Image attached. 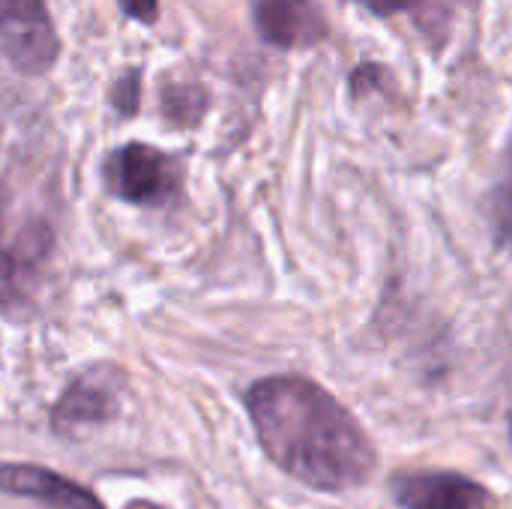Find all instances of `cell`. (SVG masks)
Instances as JSON below:
<instances>
[{
	"label": "cell",
	"instance_id": "obj_12",
	"mask_svg": "<svg viewBox=\"0 0 512 509\" xmlns=\"http://www.w3.org/2000/svg\"><path fill=\"white\" fill-rule=\"evenodd\" d=\"M510 444H512V408H510Z\"/></svg>",
	"mask_w": 512,
	"mask_h": 509
},
{
	"label": "cell",
	"instance_id": "obj_5",
	"mask_svg": "<svg viewBox=\"0 0 512 509\" xmlns=\"http://www.w3.org/2000/svg\"><path fill=\"white\" fill-rule=\"evenodd\" d=\"M258 36L282 51L312 48L327 36L321 0H249Z\"/></svg>",
	"mask_w": 512,
	"mask_h": 509
},
{
	"label": "cell",
	"instance_id": "obj_9",
	"mask_svg": "<svg viewBox=\"0 0 512 509\" xmlns=\"http://www.w3.org/2000/svg\"><path fill=\"white\" fill-rule=\"evenodd\" d=\"M486 222L498 249L512 246V135L504 147L501 171L486 195Z\"/></svg>",
	"mask_w": 512,
	"mask_h": 509
},
{
	"label": "cell",
	"instance_id": "obj_4",
	"mask_svg": "<svg viewBox=\"0 0 512 509\" xmlns=\"http://www.w3.org/2000/svg\"><path fill=\"white\" fill-rule=\"evenodd\" d=\"M111 189L132 204H159L177 192V165L150 144H126L108 159Z\"/></svg>",
	"mask_w": 512,
	"mask_h": 509
},
{
	"label": "cell",
	"instance_id": "obj_10",
	"mask_svg": "<svg viewBox=\"0 0 512 509\" xmlns=\"http://www.w3.org/2000/svg\"><path fill=\"white\" fill-rule=\"evenodd\" d=\"M138 69H129L123 78H120V84H117V93H114V102H117V108L123 111V114H135V108H138Z\"/></svg>",
	"mask_w": 512,
	"mask_h": 509
},
{
	"label": "cell",
	"instance_id": "obj_2",
	"mask_svg": "<svg viewBox=\"0 0 512 509\" xmlns=\"http://www.w3.org/2000/svg\"><path fill=\"white\" fill-rule=\"evenodd\" d=\"M0 51L24 75H45L57 54V30L45 0H0Z\"/></svg>",
	"mask_w": 512,
	"mask_h": 509
},
{
	"label": "cell",
	"instance_id": "obj_3",
	"mask_svg": "<svg viewBox=\"0 0 512 509\" xmlns=\"http://www.w3.org/2000/svg\"><path fill=\"white\" fill-rule=\"evenodd\" d=\"M390 495L399 509H495V495L459 471H399Z\"/></svg>",
	"mask_w": 512,
	"mask_h": 509
},
{
	"label": "cell",
	"instance_id": "obj_6",
	"mask_svg": "<svg viewBox=\"0 0 512 509\" xmlns=\"http://www.w3.org/2000/svg\"><path fill=\"white\" fill-rule=\"evenodd\" d=\"M0 489L18 498L42 501L51 509H102L87 489L36 465H0Z\"/></svg>",
	"mask_w": 512,
	"mask_h": 509
},
{
	"label": "cell",
	"instance_id": "obj_11",
	"mask_svg": "<svg viewBox=\"0 0 512 509\" xmlns=\"http://www.w3.org/2000/svg\"><path fill=\"white\" fill-rule=\"evenodd\" d=\"M120 6L132 21L141 24H153L159 18V0H120Z\"/></svg>",
	"mask_w": 512,
	"mask_h": 509
},
{
	"label": "cell",
	"instance_id": "obj_7",
	"mask_svg": "<svg viewBox=\"0 0 512 509\" xmlns=\"http://www.w3.org/2000/svg\"><path fill=\"white\" fill-rule=\"evenodd\" d=\"M111 414H114V396L90 372V375H84V378H78V381H72L66 387V393L54 405L51 423H54V432L69 435V432H75L81 426H93V423L108 420Z\"/></svg>",
	"mask_w": 512,
	"mask_h": 509
},
{
	"label": "cell",
	"instance_id": "obj_1",
	"mask_svg": "<svg viewBox=\"0 0 512 509\" xmlns=\"http://www.w3.org/2000/svg\"><path fill=\"white\" fill-rule=\"evenodd\" d=\"M246 411L264 456L312 492L360 489L378 468L363 423L318 381L270 375L249 387Z\"/></svg>",
	"mask_w": 512,
	"mask_h": 509
},
{
	"label": "cell",
	"instance_id": "obj_8",
	"mask_svg": "<svg viewBox=\"0 0 512 509\" xmlns=\"http://www.w3.org/2000/svg\"><path fill=\"white\" fill-rule=\"evenodd\" d=\"M363 9H369L378 18L390 15H411L414 24L435 42H444L459 18V12L471 0H351Z\"/></svg>",
	"mask_w": 512,
	"mask_h": 509
}]
</instances>
